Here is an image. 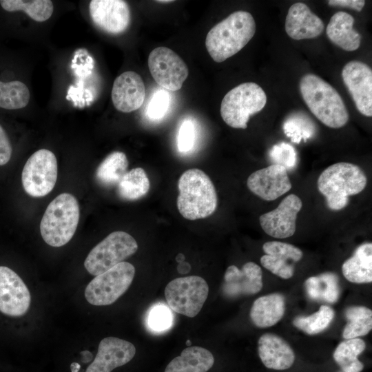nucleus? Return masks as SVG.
I'll use <instances>...</instances> for the list:
<instances>
[{"instance_id":"de8ad7c7","label":"nucleus","mask_w":372,"mask_h":372,"mask_svg":"<svg viewBox=\"0 0 372 372\" xmlns=\"http://www.w3.org/2000/svg\"><path fill=\"white\" fill-rule=\"evenodd\" d=\"M158 2H163V3H165V2H171L172 1H157Z\"/></svg>"},{"instance_id":"6e6552de","label":"nucleus","mask_w":372,"mask_h":372,"mask_svg":"<svg viewBox=\"0 0 372 372\" xmlns=\"http://www.w3.org/2000/svg\"><path fill=\"white\" fill-rule=\"evenodd\" d=\"M134 275V265L121 262L91 280L85 289V299L95 306L111 304L127 290Z\"/></svg>"},{"instance_id":"423d86ee","label":"nucleus","mask_w":372,"mask_h":372,"mask_svg":"<svg viewBox=\"0 0 372 372\" xmlns=\"http://www.w3.org/2000/svg\"><path fill=\"white\" fill-rule=\"evenodd\" d=\"M266 103V94L259 85L244 83L225 95L220 104V115L229 126L246 129L250 116L262 110Z\"/></svg>"},{"instance_id":"473e14b6","label":"nucleus","mask_w":372,"mask_h":372,"mask_svg":"<svg viewBox=\"0 0 372 372\" xmlns=\"http://www.w3.org/2000/svg\"><path fill=\"white\" fill-rule=\"evenodd\" d=\"M29 89L19 81H0V107L7 110L21 109L30 101Z\"/></svg>"},{"instance_id":"c85d7f7f","label":"nucleus","mask_w":372,"mask_h":372,"mask_svg":"<svg viewBox=\"0 0 372 372\" xmlns=\"http://www.w3.org/2000/svg\"><path fill=\"white\" fill-rule=\"evenodd\" d=\"M149 180L145 170L136 167L127 172L117 184L118 196L125 200H138L149 189Z\"/></svg>"},{"instance_id":"b1692460","label":"nucleus","mask_w":372,"mask_h":372,"mask_svg":"<svg viewBox=\"0 0 372 372\" xmlns=\"http://www.w3.org/2000/svg\"><path fill=\"white\" fill-rule=\"evenodd\" d=\"M286 309L285 296L279 293H270L257 298L250 310L252 322L258 327L266 328L278 322Z\"/></svg>"},{"instance_id":"cd10ccee","label":"nucleus","mask_w":372,"mask_h":372,"mask_svg":"<svg viewBox=\"0 0 372 372\" xmlns=\"http://www.w3.org/2000/svg\"><path fill=\"white\" fill-rule=\"evenodd\" d=\"M365 342L356 338L340 342L333 352V359L343 372H360L364 364L358 359L365 349Z\"/></svg>"},{"instance_id":"9b49d317","label":"nucleus","mask_w":372,"mask_h":372,"mask_svg":"<svg viewBox=\"0 0 372 372\" xmlns=\"http://www.w3.org/2000/svg\"><path fill=\"white\" fill-rule=\"evenodd\" d=\"M148 67L155 81L169 91L182 87L188 76V68L183 60L167 47H157L148 56Z\"/></svg>"},{"instance_id":"1a4fd4ad","label":"nucleus","mask_w":372,"mask_h":372,"mask_svg":"<svg viewBox=\"0 0 372 372\" xmlns=\"http://www.w3.org/2000/svg\"><path fill=\"white\" fill-rule=\"evenodd\" d=\"M209 294L207 282L201 277L190 276L176 278L165 289L169 307L178 313L189 318L201 310Z\"/></svg>"},{"instance_id":"0eeeda50","label":"nucleus","mask_w":372,"mask_h":372,"mask_svg":"<svg viewBox=\"0 0 372 372\" xmlns=\"http://www.w3.org/2000/svg\"><path fill=\"white\" fill-rule=\"evenodd\" d=\"M138 249L136 240L128 233L116 231L97 244L86 257L84 266L98 276L133 255Z\"/></svg>"},{"instance_id":"72a5a7b5","label":"nucleus","mask_w":372,"mask_h":372,"mask_svg":"<svg viewBox=\"0 0 372 372\" xmlns=\"http://www.w3.org/2000/svg\"><path fill=\"white\" fill-rule=\"evenodd\" d=\"M335 312L330 307L320 306L318 311L308 316H297L293 324L308 335H316L324 331L331 323Z\"/></svg>"},{"instance_id":"5701e85b","label":"nucleus","mask_w":372,"mask_h":372,"mask_svg":"<svg viewBox=\"0 0 372 372\" xmlns=\"http://www.w3.org/2000/svg\"><path fill=\"white\" fill-rule=\"evenodd\" d=\"M354 18L347 12L340 11L330 19L326 28L328 38L346 51H354L360 45L362 36L353 28Z\"/></svg>"},{"instance_id":"49530a36","label":"nucleus","mask_w":372,"mask_h":372,"mask_svg":"<svg viewBox=\"0 0 372 372\" xmlns=\"http://www.w3.org/2000/svg\"><path fill=\"white\" fill-rule=\"evenodd\" d=\"M191 344H191L190 340H187L186 341V345H187V347H190Z\"/></svg>"},{"instance_id":"09e8293b","label":"nucleus","mask_w":372,"mask_h":372,"mask_svg":"<svg viewBox=\"0 0 372 372\" xmlns=\"http://www.w3.org/2000/svg\"><path fill=\"white\" fill-rule=\"evenodd\" d=\"M338 372H343V371L340 370V371H338Z\"/></svg>"},{"instance_id":"2eb2a0df","label":"nucleus","mask_w":372,"mask_h":372,"mask_svg":"<svg viewBox=\"0 0 372 372\" xmlns=\"http://www.w3.org/2000/svg\"><path fill=\"white\" fill-rule=\"evenodd\" d=\"M89 11L93 23L107 33H122L130 23V7L124 1L92 0Z\"/></svg>"},{"instance_id":"412c9836","label":"nucleus","mask_w":372,"mask_h":372,"mask_svg":"<svg viewBox=\"0 0 372 372\" xmlns=\"http://www.w3.org/2000/svg\"><path fill=\"white\" fill-rule=\"evenodd\" d=\"M324 30L323 21L305 3H295L289 8L285 19V31L291 39H313Z\"/></svg>"},{"instance_id":"4c0bfd02","label":"nucleus","mask_w":372,"mask_h":372,"mask_svg":"<svg viewBox=\"0 0 372 372\" xmlns=\"http://www.w3.org/2000/svg\"><path fill=\"white\" fill-rule=\"evenodd\" d=\"M196 139V130L194 123L185 119L181 123L178 135V148L182 153L189 152L194 147Z\"/></svg>"},{"instance_id":"dca6fc26","label":"nucleus","mask_w":372,"mask_h":372,"mask_svg":"<svg viewBox=\"0 0 372 372\" xmlns=\"http://www.w3.org/2000/svg\"><path fill=\"white\" fill-rule=\"evenodd\" d=\"M249 190L263 200H274L291 189L287 169L273 164L253 172L247 178Z\"/></svg>"},{"instance_id":"e433bc0d","label":"nucleus","mask_w":372,"mask_h":372,"mask_svg":"<svg viewBox=\"0 0 372 372\" xmlns=\"http://www.w3.org/2000/svg\"><path fill=\"white\" fill-rule=\"evenodd\" d=\"M169 105V95L164 90L157 91L152 96L147 108V115L152 120L162 118Z\"/></svg>"},{"instance_id":"ea45409f","label":"nucleus","mask_w":372,"mask_h":372,"mask_svg":"<svg viewBox=\"0 0 372 372\" xmlns=\"http://www.w3.org/2000/svg\"><path fill=\"white\" fill-rule=\"evenodd\" d=\"M12 148L8 136L0 125V166L7 164L10 160Z\"/></svg>"},{"instance_id":"f3484780","label":"nucleus","mask_w":372,"mask_h":372,"mask_svg":"<svg viewBox=\"0 0 372 372\" xmlns=\"http://www.w3.org/2000/svg\"><path fill=\"white\" fill-rule=\"evenodd\" d=\"M262 285L261 268L254 262H248L241 269L235 265L227 267L222 291L228 298H236L256 294L262 289Z\"/></svg>"},{"instance_id":"f257e3e1","label":"nucleus","mask_w":372,"mask_h":372,"mask_svg":"<svg viewBox=\"0 0 372 372\" xmlns=\"http://www.w3.org/2000/svg\"><path fill=\"white\" fill-rule=\"evenodd\" d=\"M256 32V23L246 11H236L215 25L207 33L205 46L209 54L221 63L242 50Z\"/></svg>"},{"instance_id":"20e7f679","label":"nucleus","mask_w":372,"mask_h":372,"mask_svg":"<svg viewBox=\"0 0 372 372\" xmlns=\"http://www.w3.org/2000/svg\"><path fill=\"white\" fill-rule=\"evenodd\" d=\"M366 176L362 169L351 163H337L326 168L318 180L319 192L331 210L344 208L349 197L360 193L366 187Z\"/></svg>"},{"instance_id":"39448f33","label":"nucleus","mask_w":372,"mask_h":372,"mask_svg":"<svg viewBox=\"0 0 372 372\" xmlns=\"http://www.w3.org/2000/svg\"><path fill=\"white\" fill-rule=\"evenodd\" d=\"M79 217V205L76 198L69 193L58 195L50 203L41 218V237L52 247L66 245L76 230Z\"/></svg>"},{"instance_id":"bb28decb","label":"nucleus","mask_w":372,"mask_h":372,"mask_svg":"<svg viewBox=\"0 0 372 372\" xmlns=\"http://www.w3.org/2000/svg\"><path fill=\"white\" fill-rule=\"evenodd\" d=\"M304 287L311 299L328 303L335 302L340 293L338 277L330 272L309 278Z\"/></svg>"},{"instance_id":"c756f323","label":"nucleus","mask_w":372,"mask_h":372,"mask_svg":"<svg viewBox=\"0 0 372 372\" xmlns=\"http://www.w3.org/2000/svg\"><path fill=\"white\" fill-rule=\"evenodd\" d=\"M128 163L123 152L116 151L110 153L97 167V180L105 186L117 185L127 172Z\"/></svg>"},{"instance_id":"f8f14e48","label":"nucleus","mask_w":372,"mask_h":372,"mask_svg":"<svg viewBox=\"0 0 372 372\" xmlns=\"http://www.w3.org/2000/svg\"><path fill=\"white\" fill-rule=\"evenodd\" d=\"M342 77L357 110L363 115L372 116V70L359 61L348 62L342 68Z\"/></svg>"},{"instance_id":"f704fd0d","label":"nucleus","mask_w":372,"mask_h":372,"mask_svg":"<svg viewBox=\"0 0 372 372\" xmlns=\"http://www.w3.org/2000/svg\"><path fill=\"white\" fill-rule=\"evenodd\" d=\"M285 134L294 143H299L303 138L306 141L312 136L314 127L309 120L297 115L289 118L283 125Z\"/></svg>"},{"instance_id":"aec40b11","label":"nucleus","mask_w":372,"mask_h":372,"mask_svg":"<svg viewBox=\"0 0 372 372\" xmlns=\"http://www.w3.org/2000/svg\"><path fill=\"white\" fill-rule=\"evenodd\" d=\"M265 254L260 258L261 265L272 273L283 278H291L294 263L301 260L302 251L296 246L280 241H269L262 246Z\"/></svg>"},{"instance_id":"a211bd4d","label":"nucleus","mask_w":372,"mask_h":372,"mask_svg":"<svg viewBox=\"0 0 372 372\" xmlns=\"http://www.w3.org/2000/svg\"><path fill=\"white\" fill-rule=\"evenodd\" d=\"M133 344L116 337H107L99 343L97 354L85 372H111L129 362L135 355Z\"/></svg>"},{"instance_id":"ddd939ff","label":"nucleus","mask_w":372,"mask_h":372,"mask_svg":"<svg viewBox=\"0 0 372 372\" xmlns=\"http://www.w3.org/2000/svg\"><path fill=\"white\" fill-rule=\"evenodd\" d=\"M30 291L22 279L11 269L0 266V311L19 317L29 309Z\"/></svg>"},{"instance_id":"393cba45","label":"nucleus","mask_w":372,"mask_h":372,"mask_svg":"<svg viewBox=\"0 0 372 372\" xmlns=\"http://www.w3.org/2000/svg\"><path fill=\"white\" fill-rule=\"evenodd\" d=\"M214 363L212 353L200 347H188L166 366L165 372H207Z\"/></svg>"},{"instance_id":"c9c22d12","label":"nucleus","mask_w":372,"mask_h":372,"mask_svg":"<svg viewBox=\"0 0 372 372\" xmlns=\"http://www.w3.org/2000/svg\"><path fill=\"white\" fill-rule=\"evenodd\" d=\"M269 156L274 164L285 168H292L297 162V154L292 146L285 143L274 145L269 152Z\"/></svg>"},{"instance_id":"6ab92c4d","label":"nucleus","mask_w":372,"mask_h":372,"mask_svg":"<svg viewBox=\"0 0 372 372\" xmlns=\"http://www.w3.org/2000/svg\"><path fill=\"white\" fill-rule=\"evenodd\" d=\"M145 97V88L141 76L135 72L127 71L114 81L112 100L120 112L128 113L140 108Z\"/></svg>"},{"instance_id":"9d476101","label":"nucleus","mask_w":372,"mask_h":372,"mask_svg":"<svg viewBox=\"0 0 372 372\" xmlns=\"http://www.w3.org/2000/svg\"><path fill=\"white\" fill-rule=\"evenodd\" d=\"M58 174L54 154L46 149L33 153L27 160L21 175L25 192L32 197H43L54 187Z\"/></svg>"},{"instance_id":"c03bdc74","label":"nucleus","mask_w":372,"mask_h":372,"mask_svg":"<svg viewBox=\"0 0 372 372\" xmlns=\"http://www.w3.org/2000/svg\"><path fill=\"white\" fill-rule=\"evenodd\" d=\"M80 368H81L80 364L76 362H73L70 365V369L72 372H78Z\"/></svg>"},{"instance_id":"a878e982","label":"nucleus","mask_w":372,"mask_h":372,"mask_svg":"<svg viewBox=\"0 0 372 372\" xmlns=\"http://www.w3.org/2000/svg\"><path fill=\"white\" fill-rule=\"evenodd\" d=\"M344 278L351 282H372V243L366 242L355 249L353 255L342 266Z\"/></svg>"},{"instance_id":"7c9ffc66","label":"nucleus","mask_w":372,"mask_h":372,"mask_svg":"<svg viewBox=\"0 0 372 372\" xmlns=\"http://www.w3.org/2000/svg\"><path fill=\"white\" fill-rule=\"evenodd\" d=\"M348 322L344 328V339H353L368 334L372 329V311L364 306H352L344 312Z\"/></svg>"},{"instance_id":"37998d69","label":"nucleus","mask_w":372,"mask_h":372,"mask_svg":"<svg viewBox=\"0 0 372 372\" xmlns=\"http://www.w3.org/2000/svg\"><path fill=\"white\" fill-rule=\"evenodd\" d=\"M81 354L83 356L82 361L83 362H88L92 360V353L88 351H83L81 352Z\"/></svg>"},{"instance_id":"a18cd8bd","label":"nucleus","mask_w":372,"mask_h":372,"mask_svg":"<svg viewBox=\"0 0 372 372\" xmlns=\"http://www.w3.org/2000/svg\"><path fill=\"white\" fill-rule=\"evenodd\" d=\"M184 258H185L184 256L182 254H179L176 256V261L180 263L183 261Z\"/></svg>"},{"instance_id":"4468645a","label":"nucleus","mask_w":372,"mask_h":372,"mask_svg":"<svg viewBox=\"0 0 372 372\" xmlns=\"http://www.w3.org/2000/svg\"><path fill=\"white\" fill-rule=\"evenodd\" d=\"M302 207V200L298 196H287L276 209L260 216L262 229L267 234L276 238L293 236L296 229L297 215Z\"/></svg>"},{"instance_id":"4be33fe9","label":"nucleus","mask_w":372,"mask_h":372,"mask_svg":"<svg viewBox=\"0 0 372 372\" xmlns=\"http://www.w3.org/2000/svg\"><path fill=\"white\" fill-rule=\"evenodd\" d=\"M258 355L268 369L282 371L289 369L295 361V354L290 345L281 337L265 333L258 342Z\"/></svg>"},{"instance_id":"2f4dec72","label":"nucleus","mask_w":372,"mask_h":372,"mask_svg":"<svg viewBox=\"0 0 372 372\" xmlns=\"http://www.w3.org/2000/svg\"><path fill=\"white\" fill-rule=\"evenodd\" d=\"M0 4L8 12L23 11L37 22L48 20L54 10L53 3L50 0H1Z\"/></svg>"},{"instance_id":"f03ea898","label":"nucleus","mask_w":372,"mask_h":372,"mask_svg":"<svg viewBox=\"0 0 372 372\" xmlns=\"http://www.w3.org/2000/svg\"><path fill=\"white\" fill-rule=\"evenodd\" d=\"M303 100L312 114L324 125L340 128L349 121L345 104L330 84L313 74L304 75L299 83Z\"/></svg>"},{"instance_id":"a19ab883","label":"nucleus","mask_w":372,"mask_h":372,"mask_svg":"<svg viewBox=\"0 0 372 372\" xmlns=\"http://www.w3.org/2000/svg\"><path fill=\"white\" fill-rule=\"evenodd\" d=\"M328 4L331 6H340L349 8L358 12H360L365 5L364 0H330Z\"/></svg>"},{"instance_id":"79ce46f5","label":"nucleus","mask_w":372,"mask_h":372,"mask_svg":"<svg viewBox=\"0 0 372 372\" xmlns=\"http://www.w3.org/2000/svg\"><path fill=\"white\" fill-rule=\"evenodd\" d=\"M190 270V265L187 262H180L178 266V271L180 273H188Z\"/></svg>"},{"instance_id":"58836bf2","label":"nucleus","mask_w":372,"mask_h":372,"mask_svg":"<svg viewBox=\"0 0 372 372\" xmlns=\"http://www.w3.org/2000/svg\"><path fill=\"white\" fill-rule=\"evenodd\" d=\"M172 322L170 311L165 306H157L152 309L148 316L149 326L155 331L169 328Z\"/></svg>"},{"instance_id":"7ed1b4c3","label":"nucleus","mask_w":372,"mask_h":372,"mask_svg":"<svg viewBox=\"0 0 372 372\" xmlns=\"http://www.w3.org/2000/svg\"><path fill=\"white\" fill-rule=\"evenodd\" d=\"M177 207L186 219L194 220L211 215L216 209L218 198L209 177L199 169H189L180 176Z\"/></svg>"}]
</instances>
